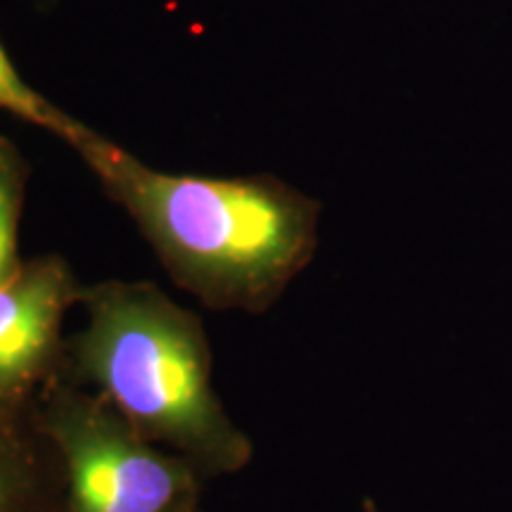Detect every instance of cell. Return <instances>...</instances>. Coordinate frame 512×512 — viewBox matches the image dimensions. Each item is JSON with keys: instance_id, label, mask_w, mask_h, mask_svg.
Wrapping results in <instances>:
<instances>
[{"instance_id": "3957f363", "label": "cell", "mask_w": 512, "mask_h": 512, "mask_svg": "<svg viewBox=\"0 0 512 512\" xmlns=\"http://www.w3.org/2000/svg\"><path fill=\"white\" fill-rule=\"evenodd\" d=\"M64 470V512H197L204 477L190 460L152 444L100 394L67 373L34 403Z\"/></svg>"}, {"instance_id": "5b68a950", "label": "cell", "mask_w": 512, "mask_h": 512, "mask_svg": "<svg viewBox=\"0 0 512 512\" xmlns=\"http://www.w3.org/2000/svg\"><path fill=\"white\" fill-rule=\"evenodd\" d=\"M64 470L34 411L0 408V512H64Z\"/></svg>"}, {"instance_id": "9c48e42d", "label": "cell", "mask_w": 512, "mask_h": 512, "mask_svg": "<svg viewBox=\"0 0 512 512\" xmlns=\"http://www.w3.org/2000/svg\"><path fill=\"white\" fill-rule=\"evenodd\" d=\"M197 512H207V510H204V508H200V510H197Z\"/></svg>"}, {"instance_id": "8992f818", "label": "cell", "mask_w": 512, "mask_h": 512, "mask_svg": "<svg viewBox=\"0 0 512 512\" xmlns=\"http://www.w3.org/2000/svg\"><path fill=\"white\" fill-rule=\"evenodd\" d=\"M29 166L22 152L0 136V285L17 273L19 259V216L27 195Z\"/></svg>"}, {"instance_id": "277c9868", "label": "cell", "mask_w": 512, "mask_h": 512, "mask_svg": "<svg viewBox=\"0 0 512 512\" xmlns=\"http://www.w3.org/2000/svg\"><path fill=\"white\" fill-rule=\"evenodd\" d=\"M81 283L60 254L22 261L0 285V408L29 413L41 389L64 370V316Z\"/></svg>"}, {"instance_id": "7a4b0ae2", "label": "cell", "mask_w": 512, "mask_h": 512, "mask_svg": "<svg viewBox=\"0 0 512 512\" xmlns=\"http://www.w3.org/2000/svg\"><path fill=\"white\" fill-rule=\"evenodd\" d=\"M79 306L86 325L67 339L64 373L204 479L240 475L252 463V439L214 389V354L195 311L145 280L83 285Z\"/></svg>"}, {"instance_id": "6da1fadb", "label": "cell", "mask_w": 512, "mask_h": 512, "mask_svg": "<svg viewBox=\"0 0 512 512\" xmlns=\"http://www.w3.org/2000/svg\"><path fill=\"white\" fill-rule=\"evenodd\" d=\"M67 145L207 309L259 316L316 256L320 202L280 178L166 174L88 126Z\"/></svg>"}, {"instance_id": "ba28073f", "label": "cell", "mask_w": 512, "mask_h": 512, "mask_svg": "<svg viewBox=\"0 0 512 512\" xmlns=\"http://www.w3.org/2000/svg\"><path fill=\"white\" fill-rule=\"evenodd\" d=\"M363 508H366V512H380V510H377V505H375L373 501H370V498H368L366 503H363Z\"/></svg>"}, {"instance_id": "52a82bcc", "label": "cell", "mask_w": 512, "mask_h": 512, "mask_svg": "<svg viewBox=\"0 0 512 512\" xmlns=\"http://www.w3.org/2000/svg\"><path fill=\"white\" fill-rule=\"evenodd\" d=\"M0 110L27 121V124L41 126L43 131L62 138L64 143H69L83 126L81 121L72 119L67 112H62L60 107H55L53 102H48L43 95H38L34 88L19 76L15 64L10 62V57L5 53L3 46H0Z\"/></svg>"}]
</instances>
